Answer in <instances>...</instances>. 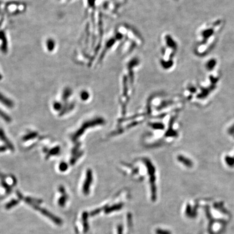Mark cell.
Masks as SVG:
<instances>
[{"instance_id":"6da1fadb","label":"cell","mask_w":234,"mask_h":234,"mask_svg":"<svg viewBox=\"0 0 234 234\" xmlns=\"http://www.w3.org/2000/svg\"><path fill=\"white\" fill-rule=\"evenodd\" d=\"M159 63L162 69L169 71L174 68L175 56L178 51V43L170 33H165L161 36Z\"/></svg>"},{"instance_id":"7a4b0ae2","label":"cell","mask_w":234,"mask_h":234,"mask_svg":"<svg viewBox=\"0 0 234 234\" xmlns=\"http://www.w3.org/2000/svg\"><path fill=\"white\" fill-rule=\"evenodd\" d=\"M29 205H31L32 207H33L35 210L40 211L44 216H45L49 218L51 220H52L53 222L54 223L58 225H61L62 224V221L61 219H60V218H58V217L55 216L52 213H50L47 209H46L45 208H43V207H40L38 204H34V203L29 204Z\"/></svg>"},{"instance_id":"3957f363","label":"cell","mask_w":234,"mask_h":234,"mask_svg":"<svg viewBox=\"0 0 234 234\" xmlns=\"http://www.w3.org/2000/svg\"><path fill=\"white\" fill-rule=\"evenodd\" d=\"M93 180V176H92V172L90 170H88L86 172V179L85 182L83 185V189L82 191L84 193L87 195L90 192V185L92 184Z\"/></svg>"},{"instance_id":"277c9868","label":"cell","mask_w":234,"mask_h":234,"mask_svg":"<svg viewBox=\"0 0 234 234\" xmlns=\"http://www.w3.org/2000/svg\"><path fill=\"white\" fill-rule=\"evenodd\" d=\"M0 139L5 143L7 148H8L12 151H14V145L12 144V143L10 142V140L7 137L4 131L1 128H0Z\"/></svg>"},{"instance_id":"5b68a950","label":"cell","mask_w":234,"mask_h":234,"mask_svg":"<svg viewBox=\"0 0 234 234\" xmlns=\"http://www.w3.org/2000/svg\"><path fill=\"white\" fill-rule=\"evenodd\" d=\"M88 213L85 211L82 214V220L83 223V228L84 232L86 233L88 232L89 230V224L88 222Z\"/></svg>"},{"instance_id":"8992f818","label":"cell","mask_w":234,"mask_h":234,"mask_svg":"<svg viewBox=\"0 0 234 234\" xmlns=\"http://www.w3.org/2000/svg\"><path fill=\"white\" fill-rule=\"evenodd\" d=\"M0 102L2 103L5 106L12 108L14 107V102L11 100V99L7 98L5 96L0 93Z\"/></svg>"},{"instance_id":"52a82bcc","label":"cell","mask_w":234,"mask_h":234,"mask_svg":"<svg viewBox=\"0 0 234 234\" xmlns=\"http://www.w3.org/2000/svg\"><path fill=\"white\" fill-rule=\"evenodd\" d=\"M75 104L74 103H70L69 104H66L62 107V110L60 111V113L59 114L60 116H62L64 114L67 113V112L71 111L74 108Z\"/></svg>"},{"instance_id":"ba28073f","label":"cell","mask_w":234,"mask_h":234,"mask_svg":"<svg viewBox=\"0 0 234 234\" xmlns=\"http://www.w3.org/2000/svg\"><path fill=\"white\" fill-rule=\"evenodd\" d=\"M23 201H24L25 202L27 203V204H29L31 203H34V204H40L41 203L43 202V200L41 199H37V198H32V197H23Z\"/></svg>"},{"instance_id":"9c48e42d","label":"cell","mask_w":234,"mask_h":234,"mask_svg":"<svg viewBox=\"0 0 234 234\" xmlns=\"http://www.w3.org/2000/svg\"><path fill=\"white\" fill-rule=\"evenodd\" d=\"M122 206L123 205L122 203L115 204L111 207H106L105 209V212L106 213H112V211L119 210L122 208Z\"/></svg>"},{"instance_id":"30bf717a","label":"cell","mask_w":234,"mask_h":234,"mask_svg":"<svg viewBox=\"0 0 234 234\" xmlns=\"http://www.w3.org/2000/svg\"><path fill=\"white\" fill-rule=\"evenodd\" d=\"M60 152V148L59 146H55L53 148V149H51L49 150L47 156H46V159H48L50 157L52 156H55V155H58Z\"/></svg>"},{"instance_id":"8fae6325","label":"cell","mask_w":234,"mask_h":234,"mask_svg":"<svg viewBox=\"0 0 234 234\" xmlns=\"http://www.w3.org/2000/svg\"><path fill=\"white\" fill-rule=\"evenodd\" d=\"M83 154V151H79L76 154H75L73 157L71 158L70 160V165H74L75 163L76 162L77 160H79L81 156Z\"/></svg>"},{"instance_id":"7c38bea8","label":"cell","mask_w":234,"mask_h":234,"mask_svg":"<svg viewBox=\"0 0 234 234\" xmlns=\"http://www.w3.org/2000/svg\"><path fill=\"white\" fill-rule=\"evenodd\" d=\"M37 136V133L36 132H32L25 135L23 137V140L24 141H28L29 140H32L33 139L35 138Z\"/></svg>"},{"instance_id":"4fadbf2b","label":"cell","mask_w":234,"mask_h":234,"mask_svg":"<svg viewBox=\"0 0 234 234\" xmlns=\"http://www.w3.org/2000/svg\"><path fill=\"white\" fill-rule=\"evenodd\" d=\"M19 202H20V201L18 200V199H12V200H11L8 203L5 205V208L7 210L10 209L11 207L16 206V205H17L19 203Z\"/></svg>"},{"instance_id":"5bb4252c","label":"cell","mask_w":234,"mask_h":234,"mask_svg":"<svg viewBox=\"0 0 234 234\" xmlns=\"http://www.w3.org/2000/svg\"><path fill=\"white\" fill-rule=\"evenodd\" d=\"M72 94V90L70 88H66L64 91L63 94H62V100L63 101H67L68 98Z\"/></svg>"},{"instance_id":"9a60e30c","label":"cell","mask_w":234,"mask_h":234,"mask_svg":"<svg viewBox=\"0 0 234 234\" xmlns=\"http://www.w3.org/2000/svg\"><path fill=\"white\" fill-rule=\"evenodd\" d=\"M0 117L7 122L9 123L11 122V119L10 116H9L7 113H5V112H3L1 110H0Z\"/></svg>"},{"instance_id":"2e32d148","label":"cell","mask_w":234,"mask_h":234,"mask_svg":"<svg viewBox=\"0 0 234 234\" xmlns=\"http://www.w3.org/2000/svg\"><path fill=\"white\" fill-rule=\"evenodd\" d=\"M68 199L67 195H62L61 197L58 199V204L59 206L63 207L65 205V204L67 202Z\"/></svg>"},{"instance_id":"e0dca14e","label":"cell","mask_w":234,"mask_h":234,"mask_svg":"<svg viewBox=\"0 0 234 234\" xmlns=\"http://www.w3.org/2000/svg\"><path fill=\"white\" fill-rule=\"evenodd\" d=\"M216 64V60H213V59H212V60H209V61L207 62V64H206V67H207V69H209V70H212V69H213V68L215 67Z\"/></svg>"},{"instance_id":"ac0fdd59","label":"cell","mask_w":234,"mask_h":234,"mask_svg":"<svg viewBox=\"0 0 234 234\" xmlns=\"http://www.w3.org/2000/svg\"><path fill=\"white\" fill-rule=\"evenodd\" d=\"M80 145H81V143H77L75 144L72 150V154H73V156H74L75 154H76L79 151V149H80Z\"/></svg>"},{"instance_id":"d6986e66","label":"cell","mask_w":234,"mask_h":234,"mask_svg":"<svg viewBox=\"0 0 234 234\" xmlns=\"http://www.w3.org/2000/svg\"><path fill=\"white\" fill-rule=\"evenodd\" d=\"M2 186H3V187L5 189L7 193H11V186H9V185L5 181H2Z\"/></svg>"},{"instance_id":"ffe728a7","label":"cell","mask_w":234,"mask_h":234,"mask_svg":"<svg viewBox=\"0 0 234 234\" xmlns=\"http://www.w3.org/2000/svg\"><path fill=\"white\" fill-rule=\"evenodd\" d=\"M68 169V165L67 163L64 162H62L59 165V170L62 172H64L67 170Z\"/></svg>"},{"instance_id":"44dd1931","label":"cell","mask_w":234,"mask_h":234,"mask_svg":"<svg viewBox=\"0 0 234 234\" xmlns=\"http://www.w3.org/2000/svg\"><path fill=\"white\" fill-rule=\"evenodd\" d=\"M80 96H81V98L82 100H86L89 98V94L86 91H83V92H81V93L80 94Z\"/></svg>"},{"instance_id":"7402d4cb","label":"cell","mask_w":234,"mask_h":234,"mask_svg":"<svg viewBox=\"0 0 234 234\" xmlns=\"http://www.w3.org/2000/svg\"><path fill=\"white\" fill-rule=\"evenodd\" d=\"M54 108L55 110L56 111H61L62 108V104L58 102H55L54 104Z\"/></svg>"},{"instance_id":"603a6c76","label":"cell","mask_w":234,"mask_h":234,"mask_svg":"<svg viewBox=\"0 0 234 234\" xmlns=\"http://www.w3.org/2000/svg\"><path fill=\"white\" fill-rule=\"evenodd\" d=\"M104 208H105V207H104ZM104 207H102V208H98V209H95V210H93L92 211H91V212H90V216H95V215H96L99 214V213L101 212V211H102L103 209H104Z\"/></svg>"},{"instance_id":"cb8c5ba5","label":"cell","mask_w":234,"mask_h":234,"mask_svg":"<svg viewBox=\"0 0 234 234\" xmlns=\"http://www.w3.org/2000/svg\"><path fill=\"white\" fill-rule=\"evenodd\" d=\"M156 234H171L170 231L161 229H156Z\"/></svg>"},{"instance_id":"d4e9b609","label":"cell","mask_w":234,"mask_h":234,"mask_svg":"<svg viewBox=\"0 0 234 234\" xmlns=\"http://www.w3.org/2000/svg\"><path fill=\"white\" fill-rule=\"evenodd\" d=\"M58 191L62 195H67L65 188L63 186H60L58 187Z\"/></svg>"},{"instance_id":"484cf974","label":"cell","mask_w":234,"mask_h":234,"mask_svg":"<svg viewBox=\"0 0 234 234\" xmlns=\"http://www.w3.org/2000/svg\"><path fill=\"white\" fill-rule=\"evenodd\" d=\"M54 43H53V40H49V41H48V42H47V45H48V47H49V46H51V47H50V48L51 49H53L54 48Z\"/></svg>"},{"instance_id":"4316f807","label":"cell","mask_w":234,"mask_h":234,"mask_svg":"<svg viewBox=\"0 0 234 234\" xmlns=\"http://www.w3.org/2000/svg\"><path fill=\"white\" fill-rule=\"evenodd\" d=\"M117 233L118 234H122V227L121 225L118 226Z\"/></svg>"},{"instance_id":"83f0119b","label":"cell","mask_w":234,"mask_h":234,"mask_svg":"<svg viewBox=\"0 0 234 234\" xmlns=\"http://www.w3.org/2000/svg\"><path fill=\"white\" fill-rule=\"evenodd\" d=\"M7 148L6 146H0V153L5 152L7 150Z\"/></svg>"},{"instance_id":"f1b7e54d","label":"cell","mask_w":234,"mask_h":234,"mask_svg":"<svg viewBox=\"0 0 234 234\" xmlns=\"http://www.w3.org/2000/svg\"><path fill=\"white\" fill-rule=\"evenodd\" d=\"M43 151H44L45 153H47V152L49 151V150H48V148H45L43 149Z\"/></svg>"},{"instance_id":"f546056e","label":"cell","mask_w":234,"mask_h":234,"mask_svg":"<svg viewBox=\"0 0 234 234\" xmlns=\"http://www.w3.org/2000/svg\"><path fill=\"white\" fill-rule=\"evenodd\" d=\"M2 75H1V74H0V80H1V79H2Z\"/></svg>"},{"instance_id":"4dcf8cb0","label":"cell","mask_w":234,"mask_h":234,"mask_svg":"<svg viewBox=\"0 0 234 234\" xmlns=\"http://www.w3.org/2000/svg\"><path fill=\"white\" fill-rule=\"evenodd\" d=\"M174 1H178L179 0H174Z\"/></svg>"}]
</instances>
